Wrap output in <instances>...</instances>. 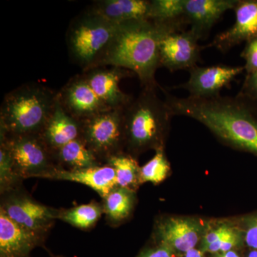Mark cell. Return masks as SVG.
<instances>
[{
  "label": "cell",
  "mask_w": 257,
  "mask_h": 257,
  "mask_svg": "<svg viewBox=\"0 0 257 257\" xmlns=\"http://www.w3.org/2000/svg\"><path fill=\"white\" fill-rule=\"evenodd\" d=\"M57 92L39 84H23L4 96L0 135H40L57 102Z\"/></svg>",
  "instance_id": "277c9868"
},
{
  "label": "cell",
  "mask_w": 257,
  "mask_h": 257,
  "mask_svg": "<svg viewBox=\"0 0 257 257\" xmlns=\"http://www.w3.org/2000/svg\"><path fill=\"white\" fill-rule=\"evenodd\" d=\"M96 95L109 109H124L133 97L121 91V79L133 72L120 67H95L82 72Z\"/></svg>",
  "instance_id": "7c38bea8"
},
{
  "label": "cell",
  "mask_w": 257,
  "mask_h": 257,
  "mask_svg": "<svg viewBox=\"0 0 257 257\" xmlns=\"http://www.w3.org/2000/svg\"><path fill=\"white\" fill-rule=\"evenodd\" d=\"M119 25L84 10L72 20L66 35L71 60L83 72L92 69L109 46Z\"/></svg>",
  "instance_id": "5b68a950"
},
{
  "label": "cell",
  "mask_w": 257,
  "mask_h": 257,
  "mask_svg": "<svg viewBox=\"0 0 257 257\" xmlns=\"http://www.w3.org/2000/svg\"><path fill=\"white\" fill-rule=\"evenodd\" d=\"M57 98L64 110L80 121L109 109L96 95L82 73L69 79L57 92Z\"/></svg>",
  "instance_id": "30bf717a"
},
{
  "label": "cell",
  "mask_w": 257,
  "mask_h": 257,
  "mask_svg": "<svg viewBox=\"0 0 257 257\" xmlns=\"http://www.w3.org/2000/svg\"><path fill=\"white\" fill-rule=\"evenodd\" d=\"M157 89L143 88L124 108L125 147L134 157L148 149H163L166 131L174 115L157 94Z\"/></svg>",
  "instance_id": "3957f363"
},
{
  "label": "cell",
  "mask_w": 257,
  "mask_h": 257,
  "mask_svg": "<svg viewBox=\"0 0 257 257\" xmlns=\"http://www.w3.org/2000/svg\"><path fill=\"white\" fill-rule=\"evenodd\" d=\"M241 57L246 62L243 67L246 74L257 70V37L246 42L244 49L241 52Z\"/></svg>",
  "instance_id": "83f0119b"
},
{
  "label": "cell",
  "mask_w": 257,
  "mask_h": 257,
  "mask_svg": "<svg viewBox=\"0 0 257 257\" xmlns=\"http://www.w3.org/2000/svg\"><path fill=\"white\" fill-rule=\"evenodd\" d=\"M47 179L68 181L84 184L97 193L101 199H104L111 190L117 187L115 171L106 164L78 170L57 169Z\"/></svg>",
  "instance_id": "ac0fdd59"
},
{
  "label": "cell",
  "mask_w": 257,
  "mask_h": 257,
  "mask_svg": "<svg viewBox=\"0 0 257 257\" xmlns=\"http://www.w3.org/2000/svg\"><path fill=\"white\" fill-rule=\"evenodd\" d=\"M23 181L15 170L9 152L0 145V194L22 187Z\"/></svg>",
  "instance_id": "484cf974"
},
{
  "label": "cell",
  "mask_w": 257,
  "mask_h": 257,
  "mask_svg": "<svg viewBox=\"0 0 257 257\" xmlns=\"http://www.w3.org/2000/svg\"><path fill=\"white\" fill-rule=\"evenodd\" d=\"M240 92L257 101V70L246 74Z\"/></svg>",
  "instance_id": "f1b7e54d"
},
{
  "label": "cell",
  "mask_w": 257,
  "mask_h": 257,
  "mask_svg": "<svg viewBox=\"0 0 257 257\" xmlns=\"http://www.w3.org/2000/svg\"><path fill=\"white\" fill-rule=\"evenodd\" d=\"M124 110L107 109L81 121V139L104 165L111 157L124 152Z\"/></svg>",
  "instance_id": "8992f818"
},
{
  "label": "cell",
  "mask_w": 257,
  "mask_h": 257,
  "mask_svg": "<svg viewBox=\"0 0 257 257\" xmlns=\"http://www.w3.org/2000/svg\"><path fill=\"white\" fill-rule=\"evenodd\" d=\"M0 210L24 229L47 236L60 214V209L37 202L23 186L1 194Z\"/></svg>",
  "instance_id": "ba28073f"
},
{
  "label": "cell",
  "mask_w": 257,
  "mask_h": 257,
  "mask_svg": "<svg viewBox=\"0 0 257 257\" xmlns=\"http://www.w3.org/2000/svg\"><path fill=\"white\" fill-rule=\"evenodd\" d=\"M239 0H184V18L200 40L207 38L226 12L234 10Z\"/></svg>",
  "instance_id": "5bb4252c"
},
{
  "label": "cell",
  "mask_w": 257,
  "mask_h": 257,
  "mask_svg": "<svg viewBox=\"0 0 257 257\" xmlns=\"http://www.w3.org/2000/svg\"><path fill=\"white\" fill-rule=\"evenodd\" d=\"M170 170L164 149L156 150L155 156L140 168V182L157 184L165 180Z\"/></svg>",
  "instance_id": "d4e9b609"
},
{
  "label": "cell",
  "mask_w": 257,
  "mask_h": 257,
  "mask_svg": "<svg viewBox=\"0 0 257 257\" xmlns=\"http://www.w3.org/2000/svg\"><path fill=\"white\" fill-rule=\"evenodd\" d=\"M50 257H65V256H62V255L53 254V253H52L51 252H50Z\"/></svg>",
  "instance_id": "e575fe53"
},
{
  "label": "cell",
  "mask_w": 257,
  "mask_h": 257,
  "mask_svg": "<svg viewBox=\"0 0 257 257\" xmlns=\"http://www.w3.org/2000/svg\"><path fill=\"white\" fill-rule=\"evenodd\" d=\"M199 39L190 30L175 32L166 35L160 43V67L171 72L182 69L189 70L200 60L202 47Z\"/></svg>",
  "instance_id": "9c48e42d"
},
{
  "label": "cell",
  "mask_w": 257,
  "mask_h": 257,
  "mask_svg": "<svg viewBox=\"0 0 257 257\" xmlns=\"http://www.w3.org/2000/svg\"><path fill=\"white\" fill-rule=\"evenodd\" d=\"M135 200L134 191L115 187L101 202L106 223L114 227L124 222L133 212Z\"/></svg>",
  "instance_id": "44dd1931"
},
{
  "label": "cell",
  "mask_w": 257,
  "mask_h": 257,
  "mask_svg": "<svg viewBox=\"0 0 257 257\" xmlns=\"http://www.w3.org/2000/svg\"><path fill=\"white\" fill-rule=\"evenodd\" d=\"M85 11L116 24L132 20H148L150 18L151 1L98 0L93 2Z\"/></svg>",
  "instance_id": "d6986e66"
},
{
  "label": "cell",
  "mask_w": 257,
  "mask_h": 257,
  "mask_svg": "<svg viewBox=\"0 0 257 257\" xmlns=\"http://www.w3.org/2000/svg\"><path fill=\"white\" fill-rule=\"evenodd\" d=\"M214 257H239V256L235 251L230 250V251H226V252L216 253Z\"/></svg>",
  "instance_id": "d6a6232c"
},
{
  "label": "cell",
  "mask_w": 257,
  "mask_h": 257,
  "mask_svg": "<svg viewBox=\"0 0 257 257\" xmlns=\"http://www.w3.org/2000/svg\"><path fill=\"white\" fill-rule=\"evenodd\" d=\"M245 241L249 247L257 250V215L250 218L247 221Z\"/></svg>",
  "instance_id": "f546056e"
},
{
  "label": "cell",
  "mask_w": 257,
  "mask_h": 257,
  "mask_svg": "<svg viewBox=\"0 0 257 257\" xmlns=\"http://www.w3.org/2000/svg\"><path fill=\"white\" fill-rule=\"evenodd\" d=\"M241 241V234L237 229L228 225H222L204 236L201 251L216 253L226 252L239 246Z\"/></svg>",
  "instance_id": "cb8c5ba5"
},
{
  "label": "cell",
  "mask_w": 257,
  "mask_h": 257,
  "mask_svg": "<svg viewBox=\"0 0 257 257\" xmlns=\"http://www.w3.org/2000/svg\"><path fill=\"white\" fill-rule=\"evenodd\" d=\"M172 253L168 248L160 244L155 247L147 248L138 257H172Z\"/></svg>",
  "instance_id": "4dcf8cb0"
},
{
  "label": "cell",
  "mask_w": 257,
  "mask_h": 257,
  "mask_svg": "<svg viewBox=\"0 0 257 257\" xmlns=\"http://www.w3.org/2000/svg\"><path fill=\"white\" fill-rule=\"evenodd\" d=\"M247 257H257V250H253V251H250Z\"/></svg>",
  "instance_id": "836d02e7"
},
{
  "label": "cell",
  "mask_w": 257,
  "mask_h": 257,
  "mask_svg": "<svg viewBox=\"0 0 257 257\" xmlns=\"http://www.w3.org/2000/svg\"><path fill=\"white\" fill-rule=\"evenodd\" d=\"M234 11V25L216 35L207 47H215L225 53L257 37V0H239Z\"/></svg>",
  "instance_id": "4fadbf2b"
},
{
  "label": "cell",
  "mask_w": 257,
  "mask_h": 257,
  "mask_svg": "<svg viewBox=\"0 0 257 257\" xmlns=\"http://www.w3.org/2000/svg\"><path fill=\"white\" fill-rule=\"evenodd\" d=\"M81 135L82 122L64 110L57 98L54 110L40 134L42 141L53 154Z\"/></svg>",
  "instance_id": "2e32d148"
},
{
  "label": "cell",
  "mask_w": 257,
  "mask_h": 257,
  "mask_svg": "<svg viewBox=\"0 0 257 257\" xmlns=\"http://www.w3.org/2000/svg\"><path fill=\"white\" fill-rule=\"evenodd\" d=\"M200 234L199 225L188 219L171 218L162 221L157 227L159 243L172 252L186 253L194 248Z\"/></svg>",
  "instance_id": "e0dca14e"
},
{
  "label": "cell",
  "mask_w": 257,
  "mask_h": 257,
  "mask_svg": "<svg viewBox=\"0 0 257 257\" xmlns=\"http://www.w3.org/2000/svg\"><path fill=\"white\" fill-rule=\"evenodd\" d=\"M0 145L9 152L15 170L23 180L33 177L47 179L59 169L53 154L40 135H0Z\"/></svg>",
  "instance_id": "52a82bcc"
},
{
  "label": "cell",
  "mask_w": 257,
  "mask_h": 257,
  "mask_svg": "<svg viewBox=\"0 0 257 257\" xmlns=\"http://www.w3.org/2000/svg\"><path fill=\"white\" fill-rule=\"evenodd\" d=\"M104 214L102 204L93 200L69 209H60L58 220L87 231L94 228Z\"/></svg>",
  "instance_id": "7402d4cb"
},
{
  "label": "cell",
  "mask_w": 257,
  "mask_h": 257,
  "mask_svg": "<svg viewBox=\"0 0 257 257\" xmlns=\"http://www.w3.org/2000/svg\"><path fill=\"white\" fill-rule=\"evenodd\" d=\"M203 253L204 252H202L200 250L196 249L194 248L187 251L185 253V257H205Z\"/></svg>",
  "instance_id": "1f68e13d"
},
{
  "label": "cell",
  "mask_w": 257,
  "mask_h": 257,
  "mask_svg": "<svg viewBox=\"0 0 257 257\" xmlns=\"http://www.w3.org/2000/svg\"><path fill=\"white\" fill-rule=\"evenodd\" d=\"M188 26L185 18L170 21L132 20L120 23L109 46L93 68L120 67L136 74L143 88H160L155 73L160 67L161 40Z\"/></svg>",
  "instance_id": "7a4b0ae2"
},
{
  "label": "cell",
  "mask_w": 257,
  "mask_h": 257,
  "mask_svg": "<svg viewBox=\"0 0 257 257\" xmlns=\"http://www.w3.org/2000/svg\"><path fill=\"white\" fill-rule=\"evenodd\" d=\"M184 18V0H152L150 20L170 21Z\"/></svg>",
  "instance_id": "4316f807"
},
{
  "label": "cell",
  "mask_w": 257,
  "mask_h": 257,
  "mask_svg": "<svg viewBox=\"0 0 257 257\" xmlns=\"http://www.w3.org/2000/svg\"><path fill=\"white\" fill-rule=\"evenodd\" d=\"M244 70L242 66L197 65L189 69L188 81L176 87L185 89L192 97H216L221 95L223 88L229 85L236 76Z\"/></svg>",
  "instance_id": "8fae6325"
},
{
  "label": "cell",
  "mask_w": 257,
  "mask_h": 257,
  "mask_svg": "<svg viewBox=\"0 0 257 257\" xmlns=\"http://www.w3.org/2000/svg\"><path fill=\"white\" fill-rule=\"evenodd\" d=\"M110 166L116 174L117 187L135 192L140 182V168L135 157L127 152H121L111 157L105 162Z\"/></svg>",
  "instance_id": "603a6c76"
},
{
  "label": "cell",
  "mask_w": 257,
  "mask_h": 257,
  "mask_svg": "<svg viewBox=\"0 0 257 257\" xmlns=\"http://www.w3.org/2000/svg\"><path fill=\"white\" fill-rule=\"evenodd\" d=\"M53 156L56 165L61 170H78L104 165L81 138L61 147L54 152Z\"/></svg>",
  "instance_id": "ffe728a7"
},
{
  "label": "cell",
  "mask_w": 257,
  "mask_h": 257,
  "mask_svg": "<svg viewBox=\"0 0 257 257\" xmlns=\"http://www.w3.org/2000/svg\"><path fill=\"white\" fill-rule=\"evenodd\" d=\"M172 114L197 120L216 136L257 156V101L239 92L234 96L177 97L164 88Z\"/></svg>",
  "instance_id": "6da1fadb"
},
{
  "label": "cell",
  "mask_w": 257,
  "mask_h": 257,
  "mask_svg": "<svg viewBox=\"0 0 257 257\" xmlns=\"http://www.w3.org/2000/svg\"><path fill=\"white\" fill-rule=\"evenodd\" d=\"M47 236L24 229L0 210V257H32L35 248L44 246Z\"/></svg>",
  "instance_id": "9a60e30c"
}]
</instances>
